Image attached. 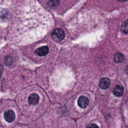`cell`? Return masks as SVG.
Returning <instances> with one entry per match:
<instances>
[{"label":"cell","instance_id":"obj_1","mask_svg":"<svg viewBox=\"0 0 128 128\" xmlns=\"http://www.w3.org/2000/svg\"><path fill=\"white\" fill-rule=\"evenodd\" d=\"M52 36L55 41L59 42L64 38L65 34L64 32L61 28H57L53 31Z\"/></svg>","mask_w":128,"mask_h":128},{"label":"cell","instance_id":"obj_2","mask_svg":"<svg viewBox=\"0 0 128 128\" xmlns=\"http://www.w3.org/2000/svg\"><path fill=\"white\" fill-rule=\"evenodd\" d=\"M4 118L6 122H13L15 119V114L14 112L12 110H7L4 112Z\"/></svg>","mask_w":128,"mask_h":128},{"label":"cell","instance_id":"obj_3","mask_svg":"<svg viewBox=\"0 0 128 128\" xmlns=\"http://www.w3.org/2000/svg\"><path fill=\"white\" fill-rule=\"evenodd\" d=\"M48 46H43L38 48L35 52L38 56H42L47 55L48 53Z\"/></svg>","mask_w":128,"mask_h":128},{"label":"cell","instance_id":"obj_4","mask_svg":"<svg viewBox=\"0 0 128 128\" xmlns=\"http://www.w3.org/2000/svg\"><path fill=\"white\" fill-rule=\"evenodd\" d=\"M88 104V98L84 96H80L78 100V104L81 108H85Z\"/></svg>","mask_w":128,"mask_h":128},{"label":"cell","instance_id":"obj_5","mask_svg":"<svg viewBox=\"0 0 128 128\" xmlns=\"http://www.w3.org/2000/svg\"><path fill=\"white\" fill-rule=\"evenodd\" d=\"M40 98L39 96L36 94H32L28 98V102L29 104L32 105H36L39 102Z\"/></svg>","mask_w":128,"mask_h":128},{"label":"cell","instance_id":"obj_6","mask_svg":"<svg viewBox=\"0 0 128 128\" xmlns=\"http://www.w3.org/2000/svg\"><path fill=\"white\" fill-rule=\"evenodd\" d=\"M110 84V80L106 78H102L99 83L100 87L102 89H106L108 88Z\"/></svg>","mask_w":128,"mask_h":128},{"label":"cell","instance_id":"obj_7","mask_svg":"<svg viewBox=\"0 0 128 128\" xmlns=\"http://www.w3.org/2000/svg\"><path fill=\"white\" fill-rule=\"evenodd\" d=\"M124 92V88L121 85L116 86L114 89L113 93L116 96H120L122 95Z\"/></svg>","mask_w":128,"mask_h":128},{"label":"cell","instance_id":"obj_8","mask_svg":"<svg viewBox=\"0 0 128 128\" xmlns=\"http://www.w3.org/2000/svg\"><path fill=\"white\" fill-rule=\"evenodd\" d=\"M124 58L123 55L120 53L115 54V55L114 56V60L115 62H116L117 63L120 62H122L124 60Z\"/></svg>","mask_w":128,"mask_h":128},{"label":"cell","instance_id":"obj_9","mask_svg":"<svg viewBox=\"0 0 128 128\" xmlns=\"http://www.w3.org/2000/svg\"><path fill=\"white\" fill-rule=\"evenodd\" d=\"M122 30L126 34L128 33V22L127 20H126V22H124L122 26V28H121Z\"/></svg>","mask_w":128,"mask_h":128},{"label":"cell","instance_id":"obj_10","mask_svg":"<svg viewBox=\"0 0 128 128\" xmlns=\"http://www.w3.org/2000/svg\"><path fill=\"white\" fill-rule=\"evenodd\" d=\"M4 62H5V64L7 66H10L13 62V59L10 56L6 57L5 58Z\"/></svg>","mask_w":128,"mask_h":128},{"label":"cell","instance_id":"obj_11","mask_svg":"<svg viewBox=\"0 0 128 128\" xmlns=\"http://www.w3.org/2000/svg\"><path fill=\"white\" fill-rule=\"evenodd\" d=\"M60 2V0H50L48 4L50 6H56Z\"/></svg>","mask_w":128,"mask_h":128},{"label":"cell","instance_id":"obj_12","mask_svg":"<svg viewBox=\"0 0 128 128\" xmlns=\"http://www.w3.org/2000/svg\"><path fill=\"white\" fill-rule=\"evenodd\" d=\"M86 128H99L95 124H90L88 125Z\"/></svg>","mask_w":128,"mask_h":128}]
</instances>
